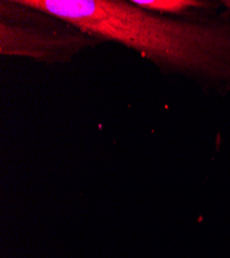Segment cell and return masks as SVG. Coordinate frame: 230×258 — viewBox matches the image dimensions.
<instances>
[{"instance_id":"7a4b0ae2","label":"cell","mask_w":230,"mask_h":258,"mask_svg":"<svg viewBox=\"0 0 230 258\" xmlns=\"http://www.w3.org/2000/svg\"><path fill=\"white\" fill-rule=\"evenodd\" d=\"M102 42L22 0L0 2V54L4 56L31 58L48 64L66 63Z\"/></svg>"},{"instance_id":"3957f363","label":"cell","mask_w":230,"mask_h":258,"mask_svg":"<svg viewBox=\"0 0 230 258\" xmlns=\"http://www.w3.org/2000/svg\"><path fill=\"white\" fill-rule=\"evenodd\" d=\"M135 6L158 15L178 18H196L219 12L221 2L206 0H131Z\"/></svg>"},{"instance_id":"6da1fadb","label":"cell","mask_w":230,"mask_h":258,"mask_svg":"<svg viewBox=\"0 0 230 258\" xmlns=\"http://www.w3.org/2000/svg\"><path fill=\"white\" fill-rule=\"evenodd\" d=\"M102 41H115L205 91H230V12L178 18L125 0H23Z\"/></svg>"},{"instance_id":"277c9868","label":"cell","mask_w":230,"mask_h":258,"mask_svg":"<svg viewBox=\"0 0 230 258\" xmlns=\"http://www.w3.org/2000/svg\"><path fill=\"white\" fill-rule=\"evenodd\" d=\"M221 4L228 12H230V0H222Z\"/></svg>"}]
</instances>
